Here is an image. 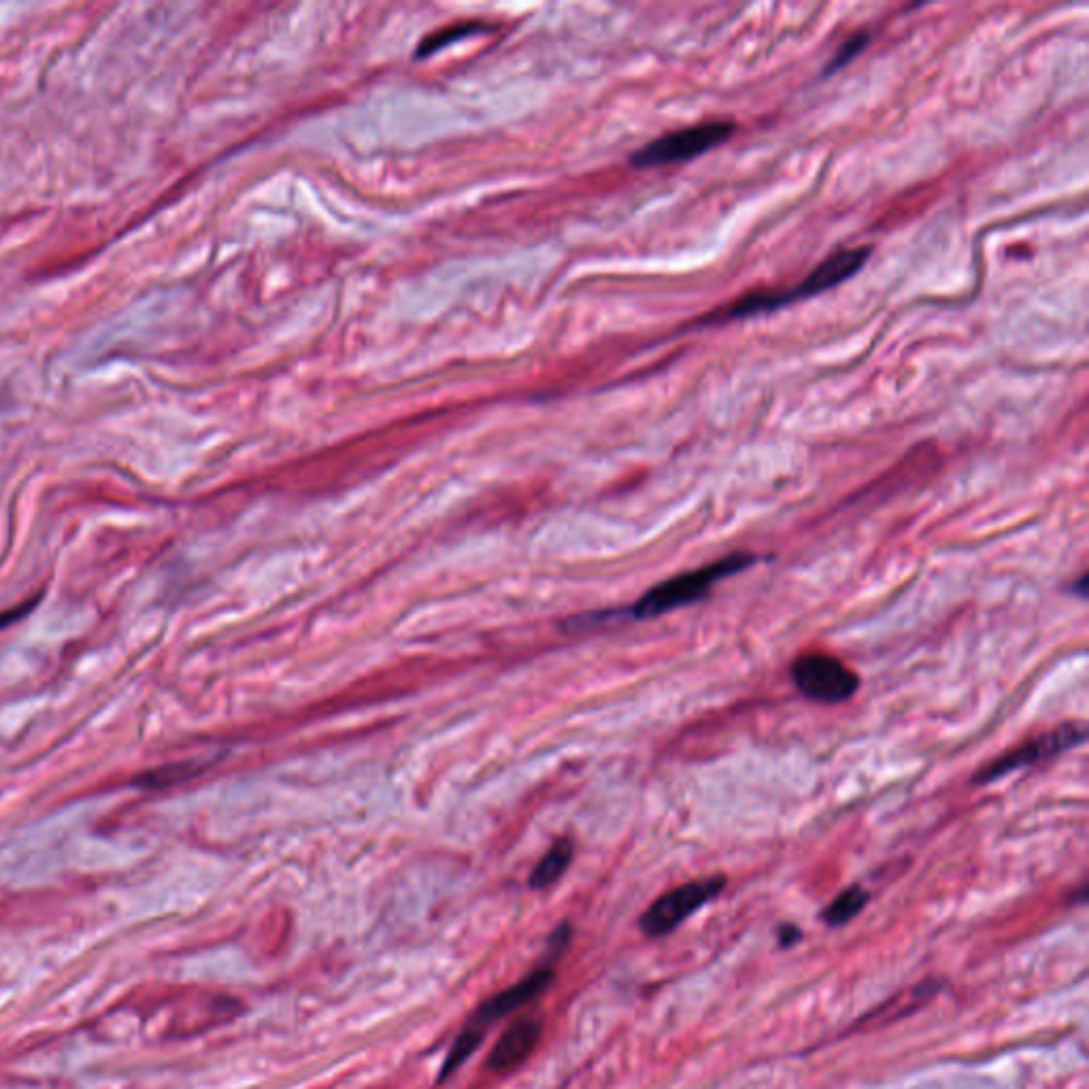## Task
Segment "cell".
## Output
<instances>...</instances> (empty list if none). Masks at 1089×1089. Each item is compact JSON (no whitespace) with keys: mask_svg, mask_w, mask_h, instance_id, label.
Returning a JSON list of instances; mask_svg holds the SVG:
<instances>
[{"mask_svg":"<svg viewBox=\"0 0 1089 1089\" xmlns=\"http://www.w3.org/2000/svg\"><path fill=\"white\" fill-rule=\"evenodd\" d=\"M543 1032V1024L537 1017H522L513 1021L503 1032V1039L494 1045L488 1068L496 1075H506L528 1060Z\"/></svg>","mask_w":1089,"mask_h":1089,"instance_id":"ba28073f","label":"cell"},{"mask_svg":"<svg viewBox=\"0 0 1089 1089\" xmlns=\"http://www.w3.org/2000/svg\"><path fill=\"white\" fill-rule=\"evenodd\" d=\"M37 602H39V598H33V600H28V602H24V605L15 607V609L4 611V613L0 615V629H7V626H11V624L20 622L22 618H26V615H28V613L37 607Z\"/></svg>","mask_w":1089,"mask_h":1089,"instance_id":"9a60e30c","label":"cell"},{"mask_svg":"<svg viewBox=\"0 0 1089 1089\" xmlns=\"http://www.w3.org/2000/svg\"><path fill=\"white\" fill-rule=\"evenodd\" d=\"M1073 591H1077L1079 596H1086L1088 594V575H1084L1075 586H1073Z\"/></svg>","mask_w":1089,"mask_h":1089,"instance_id":"2e32d148","label":"cell"},{"mask_svg":"<svg viewBox=\"0 0 1089 1089\" xmlns=\"http://www.w3.org/2000/svg\"><path fill=\"white\" fill-rule=\"evenodd\" d=\"M869 902V891L860 885H851L845 891H840L837 898L826 907L824 911V922L828 925H845L851 922Z\"/></svg>","mask_w":1089,"mask_h":1089,"instance_id":"30bf717a","label":"cell"},{"mask_svg":"<svg viewBox=\"0 0 1089 1089\" xmlns=\"http://www.w3.org/2000/svg\"><path fill=\"white\" fill-rule=\"evenodd\" d=\"M790 674L804 698L822 705H840L860 687L858 674L828 654L800 656Z\"/></svg>","mask_w":1089,"mask_h":1089,"instance_id":"8992f818","label":"cell"},{"mask_svg":"<svg viewBox=\"0 0 1089 1089\" xmlns=\"http://www.w3.org/2000/svg\"><path fill=\"white\" fill-rule=\"evenodd\" d=\"M726 887V877L715 875L707 879L690 881L665 896H660L641 918V930L643 934L656 938L672 932L677 925L692 918L696 911H701L705 905H709L713 898H717Z\"/></svg>","mask_w":1089,"mask_h":1089,"instance_id":"5b68a950","label":"cell"},{"mask_svg":"<svg viewBox=\"0 0 1089 1089\" xmlns=\"http://www.w3.org/2000/svg\"><path fill=\"white\" fill-rule=\"evenodd\" d=\"M571 860H573V842L566 840V838L558 840L544 853V858L539 862V866L535 869V873L530 877V885L537 887V889H543L547 885L555 883V881L560 879L566 873Z\"/></svg>","mask_w":1089,"mask_h":1089,"instance_id":"9c48e42d","label":"cell"},{"mask_svg":"<svg viewBox=\"0 0 1089 1089\" xmlns=\"http://www.w3.org/2000/svg\"><path fill=\"white\" fill-rule=\"evenodd\" d=\"M757 562L759 558L754 553H730L698 571L674 575L671 579L651 587L643 598H638L632 605L629 615L634 620H654L665 613H671L674 609L701 602L711 594L715 584L752 569Z\"/></svg>","mask_w":1089,"mask_h":1089,"instance_id":"7a4b0ae2","label":"cell"},{"mask_svg":"<svg viewBox=\"0 0 1089 1089\" xmlns=\"http://www.w3.org/2000/svg\"><path fill=\"white\" fill-rule=\"evenodd\" d=\"M551 979H553V970L551 968H539V970L530 972L519 983L506 988L504 992L496 994L494 998H490L488 1003L479 1006L468 1026L475 1028V1030H479V1032L488 1030L492 1024H496L499 1019H503L508 1013H513L515 1008H519V1006L526 1005L528 1001L537 998L543 992L544 988L551 983Z\"/></svg>","mask_w":1089,"mask_h":1089,"instance_id":"52a82bcc","label":"cell"},{"mask_svg":"<svg viewBox=\"0 0 1089 1089\" xmlns=\"http://www.w3.org/2000/svg\"><path fill=\"white\" fill-rule=\"evenodd\" d=\"M1088 739V728L1086 723L1081 721H1066L1053 730H1048L1039 737H1034L1032 741L1010 750L1008 754L1001 755L998 759H994L992 764H988L985 768H981L974 777V786H988V783H994L998 779H1003L1006 775L1019 770V768H1028L1037 762H1043V759H1049V757H1055V755L1064 754L1068 750H1075V747H1081Z\"/></svg>","mask_w":1089,"mask_h":1089,"instance_id":"277c9868","label":"cell"},{"mask_svg":"<svg viewBox=\"0 0 1089 1089\" xmlns=\"http://www.w3.org/2000/svg\"><path fill=\"white\" fill-rule=\"evenodd\" d=\"M477 31H483V24H475V22H462V24H454V26H447V28H441L436 33H432L430 37H426L421 45L416 51L418 58H426L443 47H447L450 43L460 41L464 37H470L472 33Z\"/></svg>","mask_w":1089,"mask_h":1089,"instance_id":"8fae6325","label":"cell"},{"mask_svg":"<svg viewBox=\"0 0 1089 1089\" xmlns=\"http://www.w3.org/2000/svg\"><path fill=\"white\" fill-rule=\"evenodd\" d=\"M734 130L737 127L732 122H705L674 130L636 149L630 158V165L634 168H654L685 163L726 143L734 134Z\"/></svg>","mask_w":1089,"mask_h":1089,"instance_id":"3957f363","label":"cell"},{"mask_svg":"<svg viewBox=\"0 0 1089 1089\" xmlns=\"http://www.w3.org/2000/svg\"><path fill=\"white\" fill-rule=\"evenodd\" d=\"M192 766L183 764V766H167V768H160V770H152L147 775H143L139 779V786L143 788H168V786H175L188 777H192Z\"/></svg>","mask_w":1089,"mask_h":1089,"instance_id":"5bb4252c","label":"cell"},{"mask_svg":"<svg viewBox=\"0 0 1089 1089\" xmlns=\"http://www.w3.org/2000/svg\"><path fill=\"white\" fill-rule=\"evenodd\" d=\"M871 258V248H845L838 252L830 253L819 266H815L802 284H798L790 290H766V292H750L741 296L739 300L730 302L721 311L705 315L701 320V326H715L732 320H747L762 313H773L777 309H783L798 300L813 298L817 294L835 290L847 279H851Z\"/></svg>","mask_w":1089,"mask_h":1089,"instance_id":"6da1fadb","label":"cell"},{"mask_svg":"<svg viewBox=\"0 0 1089 1089\" xmlns=\"http://www.w3.org/2000/svg\"><path fill=\"white\" fill-rule=\"evenodd\" d=\"M481 1039H483V1032H479V1030H475V1028L466 1026V1028L462 1030L460 1037L456 1039V1045H454L452 1051H450V1055H447L445 1064H443L441 1079H445V1077L454 1075V1070H456L458 1066H462V1064H464V1062L472 1055V1051H475V1049L481 1045Z\"/></svg>","mask_w":1089,"mask_h":1089,"instance_id":"7c38bea8","label":"cell"},{"mask_svg":"<svg viewBox=\"0 0 1089 1089\" xmlns=\"http://www.w3.org/2000/svg\"><path fill=\"white\" fill-rule=\"evenodd\" d=\"M869 41H871V35H869V33H858V35H851V37H849L847 41L842 43V45L838 47L837 51H835V58L826 64V69H824V77H828V75H833V73L840 71L842 67H847V64H849L855 56H860V51L869 45Z\"/></svg>","mask_w":1089,"mask_h":1089,"instance_id":"4fadbf2b","label":"cell"}]
</instances>
